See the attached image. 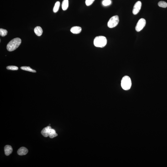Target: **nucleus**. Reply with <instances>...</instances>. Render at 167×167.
Instances as JSON below:
<instances>
[{
	"label": "nucleus",
	"instance_id": "9d476101",
	"mask_svg": "<svg viewBox=\"0 0 167 167\" xmlns=\"http://www.w3.org/2000/svg\"><path fill=\"white\" fill-rule=\"evenodd\" d=\"M82 30L81 28L79 27H74L71 28V32L74 34H78L80 33Z\"/></svg>",
	"mask_w": 167,
	"mask_h": 167
},
{
	"label": "nucleus",
	"instance_id": "dca6fc26",
	"mask_svg": "<svg viewBox=\"0 0 167 167\" xmlns=\"http://www.w3.org/2000/svg\"><path fill=\"white\" fill-rule=\"evenodd\" d=\"M158 5L160 7H163V8H166L167 7V3L163 1H161L159 2Z\"/></svg>",
	"mask_w": 167,
	"mask_h": 167
},
{
	"label": "nucleus",
	"instance_id": "9b49d317",
	"mask_svg": "<svg viewBox=\"0 0 167 167\" xmlns=\"http://www.w3.org/2000/svg\"><path fill=\"white\" fill-rule=\"evenodd\" d=\"M34 32L37 35L40 36L42 34L43 30L41 27L38 26L34 28Z\"/></svg>",
	"mask_w": 167,
	"mask_h": 167
},
{
	"label": "nucleus",
	"instance_id": "20e7f679",
	"mask_svg": "<svg viewBox=\"0 0 167 167\" xmlns=\"http://www.w3.org/2000/svg\"><path fill=\"white\" fill-rule=\"evenodd\" d=\"M119 21L118 16L116 15L111 17L107 23L108 27L109 28H113L116 27Z\"/></svg>",
	"mask_w": 167,
	"mask_h": 167
},
{
	"label": "nucleus",
	"instance_id": "1a4fd4ad",
	"mask_svg": "<svg viewBox=\"0 0 167 167\" xmlns=\"http://www.w3.org/2000/svg\"><path fill=\"white\" fill-rule=\"evenodd\" d=\"M4 152L6 156H8L12 152L13 149L11 146L6 145L4 148Z\"/></svg>",
	"mask_w": 167,
	"mask_h": 167
},
{
	"label": "nucleus",
	"instance_id": "0eeeda50",
	"mask_svg": "<svg viewBox=\"0 0 167 167\" xmlns=\"http://www.w3.org/2000/svg\"><path fill=\"white\" fill-rule=\"evenodd\" d=\"M52 129V127L51 126H48L42 130L41 132V134L44 137H47L49 136Z\"/></svg>",
	"mask_w": 167,
	"mask_h": 167
},
{
	"label": "nucleus",
	"instance_id": "f03ea898",
	"mask_svg": "<svg viewBox=\"0 0 167 167\" xmlns=\"http://www.w3.org/2000/svg\"><path fill=\"white\" fill-rule=\"evenodd\" d=\"M107 40L106 38L103 36H99L95 38L94 43L95 47H98L103 48L106 45Z\"/></svg>",
	"mask_w": 167,
	"mask_h": 167
},
{
	"label": "nucleus",
	"instance_id": "7ed1b4c3",
	"mask_svg": "<svg viewBox=\"0 0 167 167\" xmlns=\"http://www.w3.org/2000/svg\"><path fill=\"white\" fill-rule=\"evenodd\" d=\"M132 86V81L129 76H126L122 78L121 81V86L124 90H128L130 89Z\"/></svg>",
	"mask_w": 167,
	"mask_h": 167
},
{
	"label": "nucleus",
	"instance_id": "2eb2a0df",
	"mask_svg": "<svg viewBox=\"0 0 167 167\" xmlns=\"http://www.w3.org/2000/svg\"><path fill=\"white\" fill-rule=\"evenodd\" d=\"M60 5V2L57 1L55 3L54 8H53V11L54 13L57 12L59 10Z\"/></svg>",
	"mask_w": 167,
	"mask_h": 167
},
{
	"label": "nucleus",
	"instance_id": "aec40b11",
	"mask_svg": "<svg viewBox=\"0 0 167 167\" xmlns=\"http://www.w3.org/2000/svg\"><path fill=\"white\" fill-rule=\"evenodd\" d=\"M95 0H86V4L87 6H90L93 3Z\"/></svg>",
	"mask_w": 167,
	"mask_h": 167
},
{
	"label": "nucleus",
	"instance_id": "f257e3e1",
	"mask_svg": "<svg viewBox=\"0 0 167 167\" xmlns=\"http://www.w3.org/2000/svg\"><path fill=\"white\" fill-rule=\"evenodd\" d=\"M21 42V39L20 38H15L9 42L7 46V48L9 52L14 51L19 46Z\"/></svg>",
	"mask_w": 167,
	"mask_h": 167
},
{
	"label": "nucleus",
	"instance_id": "f3484780",
	"mask_svg": "<svg viewBox=\"0 0 167 167\" xmlns=\"http://www.w3.org/2000/svg\"><path fill=\"white\" fill-rule=\"evenodd\" d=\"M7 31L6 29H0V35L2 37H4L7 35Z\"/></svg>",
	"mask_w": 167,
	"mask_h": 167
},
{
	"label": "nucleus",
	"instance_id": "4468645a",
	"mask_svg": "<svg viewBox=\"0 0 167 167\" xmlns=\"http://www.w3.org/2000/svg\"><path fill=\"white\" fill-rule=\"evenodd\" d=\"M58 136V134L56 133L55 131L53 129H52L49 134V136L51 138H53Z\"/></svg>",
	"mask_w": 167,
	"mask_h": 167
},
{
	"label": "nucleus",
	"instance_id": "a211bd4d",
	"mask_svg": "<svg viewBox=\"0 0 167 167\" xmlns=\"http://www.w3.org/2000/svg\"><path fill=\"white\" fill-rule=\"evenodd\" d=\"M111 0H104L102 2V4L104 6H107L111 4Z\"/></svg>",
	"mask_w": 167,
	"mask_h": 167
},
{
	"label": "nucleus",
	"instance_id": "6ab92c4d",
	"mask_svg": "<svg viewBox=\"0 0 167 167\" xmlns=\"http://www.w3.org/2000/svg\"><path fill=\"white\" fill-rule=\"evenodd\" d=\"M7 69L10 70H18V68L17 66H7Z\"/></svg>",
	"mask_w": 167,
	"mask_h": 167
},
{
	"label": "nucleus",
	"instance_id": "ddd939ff",
	"mask_svg": "<svg viewBox=\"0 0 167 167\" xmlns=\"http://www.w3.org/2000/svg\"><path fill=\"white\" fill-rule=\"evenodd\" d=\"M20 68L23 70L27 71L33 73H36V71L35 70H34L32 68H30L29 67L23 66L22 67H20Z\"/></svg>",
	"mask_w": 167,
	"mask_h": 167
},
{
	"label": "nucleus",
	"instance_id": "39448f33",
	"mask_svg": "<svg viewBox=\"0 0 167 167\" xmlns=\"http://www.w3.org/2000/svg\"><path fill=\"white\" fill-rule=\"evenodd\" d=\"M146 21L144 18H141L139 20L136 24L135 29L137 32H140L146 26Z\"/></svg>",
	"mask_w": 167,
	"mask_h": 167
},
{
	"label": "nucleus",
	"instance_id": "423d86ee",
	"mask_svg": "<svg viewBox=\"0 0 167 167\" xmlns=\"http://www.w3.org/2000/svg\"><path fill=\"white\" fill-rule=\"evenodd\" d=\"M141 2L140 1H138L135 3L133 8V13L134 15L138 14L141 8Z\"/></svg>",
	"mask_w": 167,
	"mask_h": 167
},
{
	"label": "nucleus",
	"instance_id": "f8f14e48",
	"mask_svg": "<svg viewBox=\"0 0 167 167\" xmlns=\"http://www.w3.org/2000/svg\"><path fill=\"white\" fill-rule=\"evenodd\" d=\"M68 0H64L62 2V7L63 10L65 11L67 10L68 7Z\"/></svg>",
	"mask_w": 167,
	"mask_h": 167
},
{
	"label": "nucleus",
	"instance_id": "6e6552de",
	"mask_svg": "<svg viewBox=\"0 0 167 167\" xmlns=\"http://www.w3.org/2000/svg\"><path fill=\"white\" fill-rule=\"evenodd\" d=\"M28 150L27 148L25 147H21L17 151V154L20 156L24 155L28 153Z\"/></svg>",
	"mask_w": 167,
	"mask_h": 167
}]
</instances>
